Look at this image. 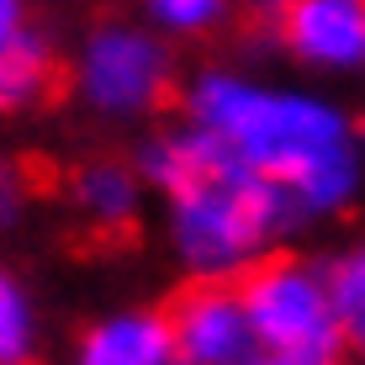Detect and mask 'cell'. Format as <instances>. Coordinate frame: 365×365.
<instances>
[{
	"mask_svg": "<svg viewBox=\"0 0 365 365\" xmlns=\"http://www.w3.org/2000/svg\"><path fill=\"white\" fill-rule=\"evenodd\" d=\"M74 365H180V349H175L170 318L143 307H122L80 334Z\"/></svg>",
	"mask_w": 365,
	"mask_h": 365,
	"instance_id": "7",
	"label": "cell"
},
{
	"mask_svg": "<svg viewBox=\"0 0 365 365\" xmlns=\"http://www.w3.org/2000/svg\"><path fill=\"white\" fill-rule=\"evenodd\" d=\"M334 297H339V312H344L349 349L365 355V244L344 249L334 259Z\"/></svg>",
	"mask_w": 365,
	"mask_h": 365,
	"instance_id": "12",
	"label": "cell"
},
{
	"mask_svg": "<svg viewBox=\"0 0 365 365\" xmlns=\"http://www.w3.org/2000/svg\"><path fill=\"white\" fill-rule=\"evenodd\" d=\"M286 48L312 69L365 64V0H297L281 16Z\"/></svg>",
	"mask_w": 365,
	"mask_h": 365,
	"instance_id": "6",
	"label": "cell"
},
{
	"mask_svg": "<svg viewBox=\"0 0 365 365\" xmlns=\"http://www.w3.org/2000/svg\"><path fill=\"white\" fill-rule=\"evenodd\" d=\"M238 6H244V11H255V16H275V21H281L286 11L297 6V0H238Z\"/></svg>",
	"mask_w": 365,
	"mask_h": 365,
	"instance_id": "13",
	"label": "cell"
},
{
	"mask_svg": "<svg viewBox=\"0 0 365 365\" xmlns=\"http://www.w3.org/2000/svg\"><path fill=\"white\" fill-rule=\"evenodd\" d=\"M228 11L233 0H143V16L154 21V32H170V37H201Z\"/></svg>",
	"mask_w": 365,
	"mask_h": 365,
	"instance_id": "11",
	"label": "cell"
},
{
	"mask_svg": "<svg viewBox=\"0 0 365 365\" xmlns=\"http://www.w3.org/2000/svg\"><path fill=\"white\" fill-rule=\"evenodd\" d=\"M48 85V43L32 27L27 0H0V101L27 106Z\"/></svg>",
	"mask_w": 365,
	"mask_h": 365,
	"instance_id": "8",
	"label": "cell"
},
{
	"mask_svg": "<svg viewBox=\"0 0 365 365\" xmlns=\"http://www.w3.org/2000/svg\"><path fill=\"white\" fill-rule=\"evenodd\" d=\"M37 349V312L21 281H0V365H27Z\"/></svg>",
	"mask_w": 365,
	"mask_h": 365,
	"instance_id": "10",
	"label": "cell"
},
{
	"mask_svg": "<svg viewBox=\"0 0 365 365\" xmlns=\"http://www.w3.org/2000/svg\"><path fill=\"white\" fill-rule=\"evenodd\" d=\"M138 175L170 196V244L201 286H222L244 270L255 275L270 238L302 222L281 185L244 170L217 138L191 122L148 138L138 148Z\"/></svg>",
	"mask_w": 365,
	"mask_h": 365,
	"instance_id": "2",
	"label": "cell"
},
{
	"mask_svg": "<svg viewBox=\"0 0 365 365\" xmlns=\"http://www.w3.org/2000/svg\"><path fill=\"white\" fill-rule=\"evenodd\" d=\"M74 91L101 117H148L170 91V53L154 32L106 21L80 43Z\"/></svg>",
	"mask_w": 365,
	"mask_h": 365,
	"instance_id": "4",
	"label": "cell"
},
{
	"mask_svg": "<svg viewBox=\"0 0 365 365\" xmlns=\"http://www.w3.org/2000/svg\"><path fill=\"white\" fill-rule=\"evenodd\" d=\"M238 292L249 302L265 355L334 365V355L349 344L344 312L334 297V270H318L307 259H265Z\"/></svg>",
	"mask_w": 365,
	"mask_h": 365,
	"instance_id": "3",
	"label": "cell"
},
{
	"mask_svg": "<svg viewBox=\"0 0 365 365\" xmlns=\"http://www.w3.org/2000/svg\"><path fill=\"white\" fill-rule=\"evenodd\" d=\"M138 170L128 165H111V159H96V165H85L74 175V201H80L85 217H96L101 228H122V222H133L138 212Z\"/></svg>",
	"mask_w": 365,
	"mask_h": 365,
	"instance_id": "9",
	"label": "cell"
},
{
	"mask_svg": "<svg viewBox=\"0 0 365 365\" xmlns=\"http://www.w3.org/2000/svg\"><path fill=\"white\" fill-rule=\"evenodd\" d=\"M185 122L217 138L259 180L297 201L302 222L334 217L360 196V154L334 101L265 85L233 69H207L185 91Z\"/></svg>",
	"mask_w": 365,
	"mask_h": 365,
	"instance_id": "1",
	"label": "cell"
},
{
	"mask_svg": "<svg viewBox=\"0 0 365 365\" xmlns=\"http://www.w3.org/2000/svg\"><path fill=\"white\" fill-rule=\"evenodd\" d=\"M180 365H255L259 349L249 302L233 286H191L170 312Z\"/></svg>",
	"mask_w": 365,
	"mask_h": 365,
	"instance_id": "5",
	"label": "cell"
},
{
	"mask_svg": "<svg viewBox=\"0 0 365 365\" xmlns=\"http://www.w3.org/2000/svg\"><path fill=\"white\" fill-rule=\"evenodd\" d=\"M255 365H323V360H292V355H259Z\"/></svg>",
	"mask_w": 365,
	"mask_h": 365,
	"instance_id": "14",
	"label": "cell"
}]
</instances>
